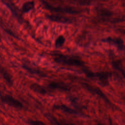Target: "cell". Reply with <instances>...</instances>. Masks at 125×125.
<instances>
[{
  "mask_svg": "<svg viewBox=\"0 0 125 125\" xmlns=\"http://www.w3.org/2000/svg\"><path fill=\"white\" fill-rule=\"evenodd\" d=\"M54 56V60L56 62L64 65L74 66H83L84 65L83 61L75 57L62 54H55Z\"/></svg>",
  "mask_w": 125,
  "mask_h": 125,
  "instance_id": "6da1fadb",
  "label": "cell"
},
{
  "mask_svg": "<svg viewBox=\"0 0 125 125\" xmlns=\"http://www.w3.org/2000/svg\"><path fill=\"white\" fill-rule=\"evenodd\" d=\"M86 75L89 78H96L99 81L101 84L103 85L106 86L108 83V78L109 74L108 72H97L93 73L91 71H86L85 72Z\"/></svg>",
  "mask_w": 125,
  "mask_h": 125,
  "instance_id": "7a4b0ae2",
  "label": "cell"
},
{
  "mask_svg": "<svg viewBox=\"0 0 125 125\" xmlns=\"http://www.w3.org/2000/svg\"><path fill=\"white\" fill-rule=\"evenodd\" d=\"M1 99L3 102L13 107L18 108H21L22 107V104L20 101L12 96L6 95L2 97Z\"/></svg>",
  "mask_w": 125,
  "mask_h": 125,
  "instance_id": "3957f363",
  "label": "cell"
},
{
  "mask_svg": "<svg viewBox=\"0 0 125 125\" xmlns=\"http://www.w3.org/2000/svg\"><path fill=\"white\" fill-rule=\"evenodd\" d=\"M104 41L115 45L120 50H125V45L124 44V42L120 39L109 37Z\"/></svg>",
  "mask_w": 125,
  "mask_h": 125,
  "instance_id": "277c9868",
  "label": "cell"
},
{
  "mask_svg": "<svg viewBox=\"0 0 125 125\" xmlns=\"http://www.w3.org/2000/svg\"><path fill=\"white\" fill-rule=\"evenodd\" d=\"M43 3L44 5L46 7V8L53 11L55 12H66V13H76L77 12L76 11H74L73 9H69V8H63L62 7H56L52 6V5H49L47 3L45 2V1H43Z\"/></svg>",
  "mask_w": 125,
  "mask_h": 125,
  "instance_id": "5b68a950",
  "label": "cell"
},
{
  "mask_svg": "<svg viewBox=\"0 0 125 125\" xmlns=\"http://www.w3.org/2000/svg\"><path fill=\"white\" fill-rule=\"evenodd\" d=\"M83 85L84 86V87L87 89L89 91H90L92 93H95L96 94H97L98 95L100 96V97H102L103 98H104L106 101H108V100H107L106 98L105 97V96H104V93L100 90L98 88H96V87H93V86H92L91 85L88 84H87V83H84L83 84Z\"/></svg>",
  "mask_w": 125,
  "mask_h": 125,
  "instance_id": "8992f818",
  "label": "cell"
},
{
  "mask_svg": "<svg viewBox=\"0 0 125 125\" xmlns=\"http://www.w3.org/2000/svg\"><path fill=\"white\" fill-rule=\"evenodd\" d=\"M50 88L53 89H58L62 90H68L69 88L65 84L62 83L53 82L49 83L48 85Z\"/></svg>",
  "mask_w": 125,
  "mask_h": 125,
  "instance_id": "52a82bcc",
  "label": "cell"
},
{
  "mask_svg": "<svg viewBox=\"0 0 125 125\" xmlns=\"http://www.w3.org/2000/svg\"><path fill=\"white\" fill-rule=\"evenodd\" d=\"M48 18H49L50 20L57 21V22H63V23H68L71 22V21L69 18L62 17V16H59L57 15H49L48 16Z\"/></svg>",
  "mask_w": 125,
  "mask_h": 125,
  "instance_id": "ba28073f",
  "label": "cell"
},
{
  "mask_svg": "<svg viewBox=\"0 0 125 125\" xmlns=\"http://www.w3.org/2000/svg\"><path fill=\"white\" fill-rule=\"evenodd\" d=\"M56 108L60 109V110H62V111H63L64 112L68 113L69 114H74V115L78 114V112H77V111H76V110H75L70 108L69 107H68V106H66L65 105L62 104V105H57L56 106Z\"/></svg>",
  "mask_w": 125,
  "mask_h": 125,
  "instance_id": "9c48e42d",
  "label": "cell"
},
{
  "mask_svg": "<svg viewBox=\"0 0 125 125\" xmlns=\"http://www.w3.org/2000/svg\"><path fill=\"white\" fill-rule=\"evenodd\" d=\"M34 6V3L32 1H28L25 3L22 8V10L23 12H27L28 11L33 8Z\"/></svg>",
  "mask_w": 125,
  "mask_h": 125,
  "instance_id": "30bf717a",
  "label": "cell"
},
{
  "mask_svg": "<svg viewBox=\"0 0 125 125\" xmlns=\"http://www.w3.org/2000/svg\"><path fill=\"white\" fill-rule=\"evenodd\" d=\"M31 87L32 88V89H33L35 91L38 92L39 93H42V94H44L46 93V91L44 89L43 87H42L40 85H39L37 84H33L32 85H31Z\"/></svg>",
  "mask_w": 125,
  "mask_h": 125,
  "instance_id": "8fae6325",
  "label": "cell"
},
{
  "mask_svg": "<svg viewBox=\"0 0 125 125\" xmlns=\"http://www.w3.org/2000/svg\"><path fill=\"white\" fill-rule=\"evenodd\" d=\"M65 42V39L63 36H60L56 40L55 45L57 47H61Z\"/></svg>",
  "mask_w": 125,
  "mask_h": 125,
  "instance_id": "7c38bea8",
  "label": "cell"
},
{
  "mask_svg": "<svg viewBox=\"0 0 125 125\" xmlns=\"http://www.w3.org/2000/svg\"><path fill=\"white\" fill-rule=\"evenodd\" d=\"M0 73H1V74L3 75V77L4 78V79L6 80V81L10 84H11L12 83V81H11V79L10 78V77L9 76L8 74L1 67L0 65Z\"/></svg>",
  "mask_w": 125,
  "mask_h": 125,
  "instance_id": "4fadbf2b",
  "label": "cell"
},
{
  "mask_svg": "<svg viewBox=\"0 0 125 125\" xmlns=\"http://www.w3.org/2000/svg\"><path fill=\"white\" fill-rule=\"evenodd\" d=\"M112 64H113V67H114L115 69H116L118 70L119 71H120L122 73V74L124 76V77H125V71L122 68V65H121V63L116 61L115 62H113Z\"/></svg>",
  "mask_w": 125,
  "mask_h": 125,
  "instance_id": "5bb4252c",
  "label": "cell"
},
{
  "mask_svg": "<svg viewBox=\"0 0 125 125\" xmlns=\"http://www.w3.org/2000/svg\"><path fill=\"white\" fill-rule=\"evenodd\" d=\"M28 123L29 124L33 125H44V123L42 121H33V120H29Z\"/></svg>",
  "mask_w": 125,
  "mask_h": 125,
  "instance_id": "9a60e30c",
  "label": "cell"
},
{
  "mask_svg": "<svg viewBox=\"0 0 125 125\" xmlns=\"http://www.w3.org/2000/svg\"><path fill=\"white\" fill-rule=\"evenodd\" d=\"M46 117L49 120L50 122H52L53 124H58L57 121H56V120L54 119V117H53L51 115L49 114H47L46 115Z\"/></svg>",
  "mask_w": 125,
  "mask_h": 125,
  "instance_id": "2e32d148",
  "label": "cell"
},
{
  "mask_svg": "<svg viewBox=\"0 0 125 125\" xmlns=\"http://www.w3.org/2000/svg\"><path fill=\"white\" fill-rule=\"evenodd\" d=\"M122 31L123 32V33H124L125 34V30H122Z\"/></svg>",
  "mask_w": 125,
  "mask_h": 125,
  "instance_id": "e0dca14e",
  "label": "cell"
},
{
  "mask_svg": "<svg viewBox=\"0 0 125 125\" xmlns=\"http://www.w3.org/2000/svg\"></svg>",
  "mask_w": 125,
  "mask_h": 125,
  "instance_id": "ac0fdd59",
  "label": "cell"
}]
</instances>
